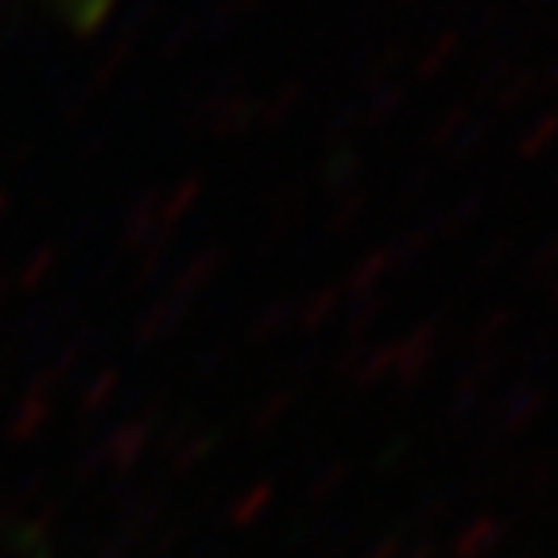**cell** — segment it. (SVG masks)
Returning <instances> with one entry per match:
<instances>
[{
	"label": "cell",
	"instance_id": "7402d4cb",
	"mask_svg": "<svg viewBox=\"0 0 558 558\" xmlns=\"http://www.w3.org/2000/svg\"><path fill=\"white\" fill-rule=\"evenodd\" d=\"M550 299H555V303H558V276L550 279Z\"/></svg>",
	"mask_w": 558,
	"mask_h": 558
},
{
	"label": "cell",
	"instance_id": "7a4b0ae2",
	"mask_svg": "<svg viewBox=\"0 0 558 558\" xmlns=\"http://www.w3.org/2000/svg\"><path fill=\"white\" fill-rule=\"evenodd\" d=\"M500 353L493 349V353H473L470 361L462 365V373H458V380H453L450 388V415L462 418L470 415L473 408H481V403L488 400V392H493V384L500 380Z\"/></svg>",
	"mask_w": 558,
	"mask_h": 558
},
{
	"label": "cell",
	"instance_id": "2e32d148",
	"mask_svg": "<svg viewBox=\"0 0 558 558\" xmlns=\"http://www.w3.org/2000/svg\"><path fill=\"white\" fill-rule=\"evenodd\" d=\"M388 271H392V248H373V253L357 264V271H353V288L368 291L373 283H380Z\"/></svg>",
	"mask_w": 558,
	"mask_h": 558
},
{
	"label": "cell",
	"instance_id": "ba28073f",
	"mask_svg": "<svg viewBox=\"0 0 558 558\" xmlns=\"http://www.w3.org/2000/svg\"><path fill=\"white\" fill-rule=\"evenodd\" d=\"M500 539H505V523L497 515H477L453 539V558H485L488 550H497Z\"/></svg>",
	"mask_w": 558,
	"mask_h": 558
},
{
	"label": "cell",
	"instance_id": "5bb4252c",
	"mask_svg": "<svg viewBox=\"0 0 558 558\" xmlns=\"http://www.w3.org/2000/svg\"><path fill=\"white\" fill-rule=\"evenodd\" d=\"M411 66V44L408 39H400V44H388L380 54H376V62L368 66V82L373 86H388V78H392L396 70Z\"/></svg>",
	"mask_w": 558,
	"mask_h": 558
},
{
	"label": "cell",
	"instance_id": "44dd1931",
	"mask_svg": "<svg viewBox=\"0 0 558 558\" xmlns=\"http://www.w3.org/2000/svg\"><path fill=\"white\" fill-rule=\"evenodd\" d=\"M558 94V54L543 66H535V97H555Z\"/></svg>",
	"mask_w": 558,
	"mask_h": 558
},
{
	"label": "cell",
	"instance_id": "ffe728a7",
	"mask_svg": "<svg viewBox=\"0 0 558 558\" xmlns=\"http://www.w3.org/2000/svg\"><path fill=\"white\" fill-rule=\"evenodd\" d=\"M430 179H435V163H418L415 171H411V179L403 183V194H400V209H403V214H411V209L418 206V198L427 194Z\"/></svg>",
	"mask_w": 558,
	"mask_h": 558
},
{
	"label": "cell",
	"instance_id": "5b68a950",
	"mask_svg": "<svg viewBox=\"0 0 558 558\" xmlns=\"http://www.w3.org/2000/svg\"><path fill=\"white\" fill-rule=\"evenodd\" d=\"M481 214H485V194L470 191V194H462V198H453L446 209H438L435 221H430V229H435L438 241H458L465 229L477 226Z\"/></svg>",
	"mask_w": 558,
	"mask_h": 558
},
{
	"label": "cell",
	"instance_id": "52a82bcc",
	"mask_svg": "<svg viewBox=\"0 0 558 558\" xmlns=\"http://www.w3.org/2000/svg\"><path fill=\"white\" fill-rule=\"evenodd\" d=\"M532 101H539V97H535V66L520 62V66L508 74L505 86L488 97V109H493L497 117H515L520 109H527Z\"/></svg>",
	"mask_w": 558,
	"mask_h": 558
},
{
	"label": "cell",
	"instance_id": "8fae6325",
	"mask_svg": "<svg viewBox=\"0 0 558 558\" xmlns=\"http://www.w3.org/2000/svg\"><path fill=\"white\" fill-rule=\"evenodd\" d=\"M470 121H473V105H470V101L450 105V109H446V113L438 117L435 124H430V132H427V148L435 151V156H446L453 140H458L465 129H470Z\"/></svg>",
	"mask_w": 558,
	"mask_h": 558
},
{
	"label": "cell",
	"instance_id": "9a60e30c",
	"mask_svg": "<svg viewBox=\"0 0 558 558\" xmlns=\"http://www.w3.org/2000/svg\"><path fill=\"white\" fill-rule=\"evenodd\" d=\"M520 66V62L512 59V54H500V59H493L485 70L477 74V82H473V101H485L488 105V97L497 94L500 86L508 82V74Z\"/></svg>",
	"mask_w": 558,
	"mask_h": 558
},
{
	"label": "cell",
	"instance_id": "4fadbf2b",
	"mask_svg": "<svg viewBox=\"0 0 558 558\" xmlns=\"http://www.w3.org/2000/svg\"><path fill=\"white\" fill-rule=\"evenodd\" d=\"M408 109V86H376L373 89V101H368V129H384V124H392L396 117Z\"/></svg>",
	"mask_w": 558,
	"mask_h": 558
},
{
	"label": "cell",
	"instance_id": "ac0fdd59",
	"mask_svg": "<svg viewBox=\"0 0 558 558\" xmlns=\"http://www.w3.org/2000/svg\"><path fill=\"white\" fill-rule=\"evenodd\" d=\"M485 140H488V124L473 117L470 129H465L462 136H458V140H453V144H450V151H446V159H450V163H465V159H473L481 148H485Z\"/></svg>",
	"mask_w": 558,
	"mask_h": 558
},
{
	"label": "cell",
	"instance_id": "cb8c5ba5",
	"mask_svg": "<svg viewBox=\"0 0 558 558\" xmlns=\"http://www.w3.org/2000/svg\"><path fill=\"white\" fill-rule=\"evenodd\" d=\"M400 4H415V0H400Z\"/></svg>",
	"mask_w": 558,
	"mask_h": 558
},
{
	"label": "cell",
	"instance_id": "6da1fadb",
	"mask_svg": "<svg viewBox=\"0 0 558 558\" xmlns=\"http://www.w3.org/2000/svg\"><path fill=\"white\" fill-rule=\"evenodd\" d=\"M438 318H423V323L411 326L403 338H396V365H392V376L396 384L403 388H418V384L427 380L430 368L438 361Z\"/></svg>",
	"mask_w": 558,
	"mask_h": 558
},
{
	"label": "cell",
	"instance_id": "e0dca14e",
	"mask_svg": "<svg viewBox=\"0 0 558 558\" xmlns=\"http://www.w3.org/2000/svg\"><path fill=\"white\" fill-rule=\"evenodd\" d=\"M392 365H396V345L392 341H384V345H376L373 353L361 361V384L373 388V384L388 380V376H392Z\"/></svg>",
	"mask_w": 558,
	"mask_h": 558
},
{
	"label": "cell",
	"instance_id": "30bf717a",
	"mask_svg": "<svg viewBox=\"0 0 558 558\" xmlns=\"http://www.w3.org/2000/svg\"><path fill=\"white\" fill-rule=\"evenodd\" d=\"M558 276V233H547L535 244L520 268V288H543Z\"/></svg>",
	"mask_w": 558,
	"mask_h": 558
},
{
	"label": "cell",
	"instance_id": "277c9868",
	"mask_svg": "<svg viewBox=\"0 0 558 558\" xmlns=\"http://www.w3.org/2000/svg\"><path fill=\"white\" fill-rule=\"evenodd\" d=\"M462 47H465L462 27H442V32H435V39H430V44L411 59V74H415L418 82L438 78V74H442V70L462 54Z\"/></svg>",
	"mask_w": 558,
	"mask_h": 558
},
{
	"label": "cell",
	"instance_id": "603a6c76",
	"mask_svg": "<svg viewBox=\"0 0 558 558\" xmlns=\"http://www.w3.org/2000/svg\"><path fill=\"white\" fill-rule=\"evenodd\" d=\"M550 27H555V32H558V12H555V20H550Z\"/></svg>",
	"mask_w": 558,
	"mask_h": 558
},
{
	"label": "cell",
	"instance_id": "8992f818",
	"mask_svg": "<svg viewBox=\"0 0 558 558\" xmlns=\"http://www.w3.org/2000/svg\"><path fill=\"white\" fill-rule=\"evenodd\" d=\"M555 148H558V105H550L539 117H532L527 129L515 136V156L523 163H535V159L550 156Z\"/></svg>",
	"mask_w": 558,
	"mask_h": 558
},
{
	"label": "cell",
	"instance_id": "3957f363",
	"mask_svg": "<svg viewBox=\"0 0 558 558\" xmlns=\"http://www.w3.org/2000/svg\"><path fill=\"white\" fill-rule=\"evenodd\" d=\"M550 403V392L547 388H539V384H515L512 392L505 396V400L497 403V415H493V423L488 427H497L500 435H520V430H527L535 423V418L547 411Z\"/></svg>",
	"mask_w": 558,
	"mask_h": 558
},
{
	"label": "cell",
	"instance_id": "7c38bea8",
	"mask_svg": "<svg viewBox=\"0 0 558 558\" xmlns=\"http://www.w3.org/2000/svg\"><path fill=\"white\" fill-rule=\"evenodd\" d=\"M435 244H438V236H435V229H430V221L427 226L408 229L400 241L388 244V248H392V271H411L423 256L430 253V248H435Z\"/></svg>",
	"mask_w": 558,
	"mask_h": 558
},
{
	"label": "cell",
	"instance_id": "9c48e42d",
	"mask_svg": "<svg viewBox=\"0 0 558 558\" xmlns=\"http://www.w3.org/2000/svg\"><path fill=\"white\" fill-rule=\"evenodd\" d=\"M515 314H520V311H515L512 303L493 306V311H488L485 318H481V323L470 330V338H465L473 353H493V349H497L500 341L508 338V330L515 326Z\"/></svg>",
	"mask_w": 558,
	"mask_h": 558
},
{
	"label": "cell",
	"instance_id": "d6986e66",
	"mask_svg": "<svg viewBox=\"0 0 558 558\" xmlns=\"http://www.w3.org/2000/svg\"><path fill=\"white\" fill-rule=\"evenodd\" d=\"M512 248H515V233H500V236H493V241L481 248V256L473 260V271L477 276H493V271L500 268V264L512 256Z\"/></svg>",
	"mask_w": 558,
	"mask_h": 558
}]
</instances>
